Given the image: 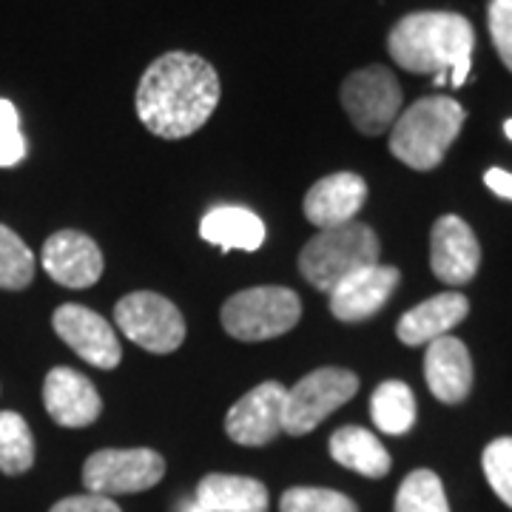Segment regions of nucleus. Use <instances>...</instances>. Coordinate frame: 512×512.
Masks as SVG:
<instances>
[{
	"mask_svg": "<svg viewBox=\"0 0 512 512\" xmlns=\"http://www.w3.org/2000/svg\"><path fill=\"white\" fill-rule=\"evenodd\" d=\"M373 424L387 436H404L416 424V399L404 382H382L370 399Z\"/></svg>",
	"mask_w": 512,
	"mask_h": 512,
	"instance_id": "4be33fe9",
	"label": "nucleus"
},
{
	"mask_svg": "<svg viewBox=\"0 0 512 512\" xmlns=\"http://www.w3.org/2000/svg\"><path fill=\"white\" fill-rule=\"evenodd\" d=\"M382 245L376 231L362 222H348L339 228L319 231L299 254V271L316 291L330 293L350 274L379 265Z\"/></svg>",
	"mask_w": 512,
	"mask_h": 512,
	"instance_id": "20e7f679",
	"label": "nucleus"
},
{
	"mask_svg": "<svg viewBox=\"0 0 512 512\" xmlns=\"http://www.w3.org/2000/svg\"><path fill=\"white\" fill-rule=\"evenodd\" d=\"M487 23H490L495 52L512 72V0H490Z\"/></svg>",
	"mask_w": 512,
	"mask_h": 512,
	"instance_id": "c85d7f7f",
	"label": "nucleus"
},
{
	"mask_svg": "<svg viewBox=\"0 0 512 512\" xmlns=\"http://www.w3.org/2000/svg\"><path fill=\"white\" fill-rule=\"evenodd\" d=\"M279 512H359L356 501L325 487H291L279 498Z\"/></svg>",
	"mask_w": 512,
	"mask_h": 512,
	"instance_id": "a878e982",
	"label": "nucleus"
},
{
	"mask_svg": "<svg viewBox=\"0 0 512 512\" xmlns=\"http://www.w3.org/2000/svg\"><path fill=\"white\" fill-rule=\"evenodd\" d=\"M220 94V74L208 60L191 52H168L143 72L134 103L151 134L183 140L211 120Z\"/></svg>",
	"mask_w": 512,
	"mask_h": 512,
	"instance_id": "f257e3e1",
	"label": "nucleus"
},
{
	"mask_svg": "<svg viewBox=\"0 0 512 512\" xmlns=\"http://www.w3.org/2000/svg\"><path fill=\"white\" fill-rule=\"evenodd\" d=\"M504 134H507V137L512 140V120H507V123H504Z\"/></svg>",
	"mask_w": 512,
	"mask_h": 512,
	"instance_id": "473e14b6",
	"label": "nucleus"
},
{
	"mask_svg": "<svg viewBox=\"0 0 512 512\" xmlns=\"http://www.w3.org/2000/svg\"><path fill=\"white\" fill-rule=\"evenodd\" d=\"M35 279V254L6 225H0V288L23 291Z\"/></svg>",
	"mask_w": 512,
	"mask_h": 512,
	"instance_id": "b1692460",
	"label": "nucleus"
},
{
	"mask_svg": "<svg viewBox=\"0 0 512 512\" xmlns=\"http://www.w3.org/2000/svg\"><path fill=\"white\" fill-rule=\"evenodd\" d=\"M35 464V439L26 419L15 410H0V473L20 476Z\"/></svg>",
	"mask_w": 512,
	"mask_h": 512,
	"instance_id": "5701e85b",
	"label": "nucleus"
},
{
	"mask_svg": "<svg viewBox=\"0 0 512 512\" xmlns=\"http://www.w3.org/2000/svg\"><path fill=\"white\" fill-rule=\"evenodd\" d=\"M402 274L393 265H370L342 279L330 296V313L339 322H365L382 311L387 299L399 288Z\"/></svg>",
	"mask_w": 512,
	"mask_h": 512,
	"instance_id": "ddd939ff",
	"label": "nucleus"
},
{
	"mask_svg": "<svg viewBox=\"0 0 512 512\" xmlns=\"http://www.w3.org/2000/svg\"><path fill=\"white\" fill-rule=\"evenodd\" d=\"M330 456L336 464L367 478H384L390 473V453L365 427H339L330 436Z\"/></svg>",
	"mask_w": 512,
	"mask_h": 512,
	"instance_id": "412c9836",
	"label": "nucleus"
},
{
	"mask_svg": "<svg viewBox=\"0 0 512 512\" xmlns=\"http://www.w3.org/2000/svg\"><path fill=\"white\" fill-rule=\"evenodd\" d=\"M43 404L46 413L60 427H89L100 419L103 399L89 376L72 367H52L43 382Z\"/></svg>",
	"mask_w": 512,
	"mask_h": 512,
	"instance_id": "2eb2a0df",
	"label": "nucleus"
},
{
	"mask_svg": "<svg viewBox=\"0 0 512 512\" xmlns=\"http://www.w3.org/2000/svg\"><path fill=\"white\" fill-rule=\"evenodd\" d=\"M481 464H484V476L490 481L495 495L507 507H512V436L490 441L481 456Z\"/></svg>",
	"mask_w": 512,
	"mask_h": 512,
	"instance_id": "bb28decb",
	"label": "nucleus"
},
{
	"mask_svg": "<svg viewBox=\"0 0 512 512\" xmlns=\"http://www.w3.org/2000/svg\"><path fill=\"white\" fill-rule=\"evenodd\" d=\"M40 262L46 274L63 288H92L103 276V254L97 242L80 231H57L46 239Z\"/></svg>",
	"mask_w": 512,
	"mask_h": 512,
	"instance_id": "4468645a",
	"label": "nucleus"
},
{
	"mask_svg": "<svg viewBox=\"0 0 512 512\" xmlns=\"http://www.w3.org/2000/svg\"><path fill=\"white\" fill-rule=\"evenodd\" d=\"M205 512H268V490L262 481L245 476L211 473L197 484L194 498Z\"/></svg>",
	"mask_w": 512,
	"mask_h": 512,
	"instance_id": "aec40b11",
	"label": "nucleus"
},
{
	"mask_svg": "<svg viewBox=\"0 0 512 512\" xmlns=\"http://www.w3.org/2000/svg\"><path fill=\"white\" fill-rule=\"evenodd\" d=\"M285 390L279 382H262L248 390L225 416L228 439L242 447H262L282 433V410H285Z\"/></svg>",
	"mask_w": 512,
	"mask_h": 512,
	"instance_id": "9d476101",
	"label": "nucleus"
},
{
	"mask_svg": "<svg viewBox=\"0 0 512 512\" xmlns=\"http://www.w3.org/2000/svg\"><path fill=\"white\" fill-rule=\"evenodd\" d=\"M473 46V23L456 12H413L404 15L387 35V52L399 69L447 77L453 86L467 83Z\"/></svg>",
	"mask_w": 512,
	"mask_h": 512,
	"instance_id": "f03ea898",
	"label": "nucleus"
},
{
	"mask_svg": "<svg viewBox=\"0 0 512 512\" xmlns=\"http://www.w3.org/2000/svg\"><path fill=\"white\" fill-rule=\"evenodd\" d=\"M114 322L134 345L148 353H174L185 339L180 308L160 293L137 291L114 305Z\"/></svg>",
	"mask_w": 512,
	"mask_h": 512,
	"instance_id": "0eeeda50",
	"label": "nucleus"
},
{
	"mask_svg": "<svg viewBox=\"0 0 512 512\" xmlns=\"http://www.w3.org/2000/svg\"><path fill=\"white\" fill-rule=\"evenodd\" d=\"M52 325H55L57 336L83 362L100 367V370H111L120 365V359H123L120 339L100 313L89 311L83 305H60L52 316Z\"/></svg>",
	"mask_w": 512,
	"mask_h": 512,
	"instance_id": "9b49d317",
	"label": "nucleus"
},
{
	"mask_svg": "<svg viewBox=\"0 0 512 512\" xmlns=\"http://www.w3.org/2000/svg\"><path fill=\"white\" fill-rule=\"evenodd\" d=\"M367 200V183L353 174V171H339L322 177L319 183L313 185L311 191L305 194V217L328 231V228H339L356 220V214L362 211V205Z\"/></svg>",
	"mask_w": 512,
	"mask_h": 512,
	"instance_id": "dca6fc26",
	"label": "nucleus"
},
{
	"mask_svg": "<svg viewBox=\"0 0 512 512\" xmlns=\"http://www.w3.org/2000/svg\"><path fill=\"white\" fill-rule=\"evenodd\" d=\"M26 157V140L20 131L18 109L12 100L0 97V168H12Z\"/></svg>",
	"mask_w": 512,
	"mask_h": 512,
	"instance_id": "cd10ccee",
	"label": "nucleus"
},
{
	"mask_svg": "<svg viewBox=\"0 0 512 512\" xmlns=\"http://www.w3.org/2000/svg\"><path fill=\"white\" fill-rule=\"evenodd\" d=\"M49 512H123L117 504H114V498H106V495H72V498H63V501H57L55 507Z\"/></svg>",
	"mask_w": 512,
	"mask_h": 512,
	"instance_id": "c756f323",
	"label": "nucleus"
},
{
	"mask_svg": "<svg viewBox=\"0 0 512 512\" xmlns=\"http://www.w3.org/2000/svg\"><path fill=\"white\" fill-rule=\"evenodd\" d=\"M424 379L439 402H464L473 387V359L467 345L453 336H441L430 342L424 356Z\"/></svg>",
	"mask_w": 512,
	"mask_h": 512,
	"instance_id": "f3484780",
	"label": "nucleus"
},
{
	"mask_svg": "<svg viewBox=\"0 0 512 512\" xmlns=\"http://www.w3.org/2000/svg\"><path fill=\"white\" fill-rule=\"evenodd\" d=\"M396 512H450L444 484L433 470H416L396 493Z\"/></svg>",
	"mask_w": 512,
	"mask_h": 512,
	"instance_id": "393cba45",
	"label": "nucleus"
},
{
	"mask_svg": "<svg viewBox=\"0 0 512 512\" xmlns=\"http://www.w3.org/2000/svg\"><path fill=\"white\" fill-rule=\"evenodd\" d=\"M359 390L356 373L342 367H319L302 376L285 390V410H282V433L288 436H308L333 410L348 404Z\"/></svg>",
	"mask_w": 512,
	"mask_h": 512,
	"instance_id": "423d86ee",
	"label": "nucleus"
},
{
	"mask_svg": "<svg viewBox=\"0 0 512 512\" xmlns=\"http://www.w3.org/2000/svg\"><path fill=\"white\" fill-rule=\"evenodd\" d=\"M481 245L467 222L447 214L430 231V268L444 285H467L478 274Z\"/></svg>",
	"mask_w": 512,
	"mask_h": 512,
	"instance_id": "f8f14e48",
	"label": "nucleus"
},
{
	"mask_svg": "<svg viewBox=\"0 0 512 512\" xmlns=\"http://www.w3.org/2000/svg\"><path fill=\"white\" fill-rule=\"evenodd\" d=\"M200 237L220 251H256L265 242V222L242 205H217L202 217Z\"/></svg>",
	"mask_w": 512,
	"mask_h": 512,
	"instance_id": "6ab92c4d",
	"label": "nucleus"
},
{
	"mask_svg": "<svg viewBox=\"0 0 512 512\" xmlns=\"http://www.w3.org/2000/svg\"><path fill=\"white\" fill-rule=\"evenodd\" d=\"M464 120L467 111L453 97H421L396 117L390 131V154L416 171H433L444 160L447 148L456 143Z\"/></svg>",
	"mask_w": 512,
	"mask_h": 512,
	"instance_id": "7ed1b4c3",
	"label": "nucleus"
},
{
	"mask_svg": "<svg viewBox=\"0 0 512 512\" xmlns=\"http://www.w3.org/2000/svg\"><path fill=\"white\" fill-rule=\"evenodd\" d=\"M484 183L487 188L498 194V197H504V200H512V174L510 171H504V168H490L487 174H484Z\"/></svg>",
	"mask_w": 512,
	"mask_h": 512,
	"instance_id": "7c9ffc66",
	"label": "nucleus"
},
{
	"mask_svg": "<svg viewBox=\"0 0 512 512\" xmlns=\"http://www.w3.org/2000/svg\"><path fill=\"white\" fill-rule=\"evenodd\" d=\"M470 313V302L461 293H439L430 296L427 302L416 305L413 311H407L396 325V336L404 345L416 348V345H430L441 336H447V330H453L458 322H464Z\"/></svg>",
	"mask_w": 512,
	"mask_h": 512,
	"instance_id": "a211bd4d",
	"label": "nucleus"
},
{
	"mask_svg": "<svg viewBox=\"0 0 512 512\" xmlns=\"http://www.w3.org/2000/svg\"><path fill=\"white\" fill-rule=\"evenodd\" d=\"M302 302L291 288L259 285L234 293L222 305V328L239 342H262L296 328Z\"/></svg>",
	"mask_w": 512,
	"mask_h": 512,
	"instance_id": "39448f33",
	"label": "nucleus"
},
{
	"mask_svg": "<svg viewBox=\"0 0 512 512\" xmlns=\"http://www.w3.org/2000/svg\"><path fill=\"white\" fill-rule=\"evenodd\" d=\"M350 123L367 137H379L393 128L402 111V86L384 66H365L353 72L339 89Z\"/></svg>",
	"mask_w": 512,
	"mask_h": 512,
	"instance_id": "1a4fd4ad",
	"label": "nucleus"
},
{
	"mask_svg": "<svg viewBox=\"0 0 512 512\" xmlns=\"http://www.w3.org/2000/svg\"><path fill=\"white\" fill-rule=\"evenodd\" d=\"M180 512H205V510H202L197 501H185L183 507H180Z\"/></svg>",
	"mask_w": 512,
	"mask_h": 512,
	"instance_id": "2f4dec72",
	"label": "nucleus"
},
{
	"mask_svg": "<svg viewBox=\"0 0 512 512\" xmlns=\"http://www.w3.org/2000/svg\"><path fill=\"white\" fill-rule=\"evenodd\" d=\"M165 476V458L157 450H97L83 464V484L94 495H131L157 487Z\"/></svg>",
	"mask_w": 512,
	"mask_h": 512,
	"instance_id": "6e6552de",
	"label": "nucleus"
}]
</instances>
